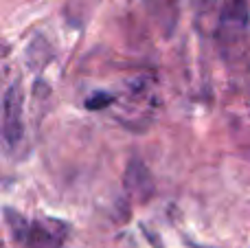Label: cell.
Masks as SVG:
<instances>
[{
	"mask_svg": "<svg viewBox=\"0 0 250 248\" xmlns=\"http://www.w3.org/2000/svg\"><path fill=\"white\" fill-rule=\"evenodd\" d=\"M248 24H250V7L248 0H229L220 13V24H217V42L229 57L230 64L237 60H244L248 55Z\"/></svg>",
	"mask_w": 250,
	"mask_h": 248,
	"instance_id": "2",
	"label": "cell"
},
{
	"mask_svg": "<svg viewBox=\"0 0 250 248\" xmlns=\"http://www.w3.org/2000/svg\"><path fill=\"white\" fill-rule=\"evenodd\" d=\"M2 141L7 152H16L24 141V95L20 82H11L2 95Z\"/></svg>",
	"mask_w": 250,
	"mask_h": 248,
	"instance_id": "4",
	"label": "cell"
},
{
	"mask_svg": "<svg viewBox=\"0 0 250 248\" xmlns=\"http://www.w3.org/2000/svg\"><path fill=\"white\" fill-rule=\"evenodd\" d=\"M123 183H125L127 196L134 198L136 202H147L154 196V180H151L149 169H147L141 161H136V158H132V161L127 163Z\"/></svg>",
	"mask_w": 250,
	"mask_h": 248,
	"instance_id": "5",
	"label": "cell"
},
{
	"mask_svg": "<svg viewBox=\"0 0 250 248\" xmlns=\"http://www.w3.org/2000/svg\"><path fill=\"white\" fill-rule=\"evenodd\" d=\"M156 82L149 75H134L125 79L119 95H114L112 114L129 130H145L156 117Z\"/></svg>",
	"mask_w": 250,
	"mask_h": 248,
	"instance_id": "1",
	"label": "cell"
},
{
	"mask_svg": "<svg viewBox=\"0 0 250 248\" xmlns=\"http://www.w3.org/2000/svg\"><path fill=\"white\" fill-rule=\"evenodd\" d=\"M99 0H68V16L73 20H83Z\"/></svg>",
	"mask_w": 250,
	"mask_h": 248,
	"instance_id": "6",
	"label": "cell"
},
{
	"mask_svg": "<svg viewBox=\"0 0 250 248\" xmlns=\"http://www.w3.org/2000/svg\"><path fill=\"white\" fill-rule=\"evenodd\" d=\"M4 220L13 240L26 248H62L66 237V224L57 220H24L13 209H4Z\"/></svg>",
	"mask_w": 250,
	"mask_h": 248,
	"instance_id": "3",
	"label": "cell"
}]
</instances>
